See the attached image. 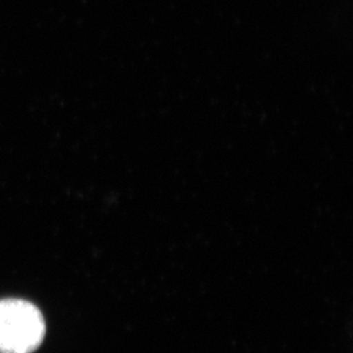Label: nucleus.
Instances as JSON below:
<instances>
[{"label":"nucleus","mask_w":353,"mask_h":353,"mask_svg":"<svg viewBox=\"0 0 353 353\" xmlns=\"http://www.w3.org/2000/svg\"><path fill=\"white\" fill-rule=\"evenodd\" d=\"M45 321L33 303L0 301V353H32L45 338Z\"/></svg>","instance_id":"obj_1"}]
</instances>
